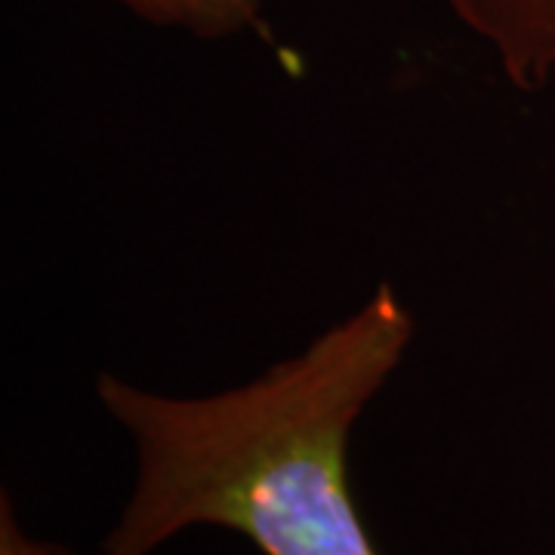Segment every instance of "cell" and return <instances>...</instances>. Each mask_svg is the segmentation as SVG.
<instances>
[{
    "label": "cell",
    "mask_w": 555,
    "mask_h": 555,
    "mask_svg": "<svg viewBox=\"0 0 555 555\" xmlns=\"http://www.w3.org/2000/svg\"><path fill=\"white\" fill-rule=\"evenodd\" d=\"M0 555H78L75 550L62 546L56 540L47 537H35L25 531L16 503L3 491L0 496Z\"/></svg>",
    "instance_id": "cell-4"
},
{
    "label": "cell",
    "mask_w": 555,
    "mask_h": 555,
    "mask_svg": "<svg viewBox=\"0 0 555 555\" xmlns=\"http://www.w3.org/2000/svg\"><path fill=\"white\" fill-rule=\"evenodd\" d=\"M411 339V309L377 284L302 352L222 392L167 396L100 374L102 411L133 444L102 555H155L198 528L259 555H383L352 494L349 444Z\"/></svg>",
    "instance_id": "cell-1"
},
{
    "label": "cell",
    "mask_w": 555,
    "mask_h": 555,
    "mask_svg": "<svg viewBox=\"0 0 555 555\" xmlns=\"http://www.w3.org/2000/svg\"><path fill=\"white\" fill-rule=\"evenodd\" d=\"M448 7L488 43L513 87L537 90L555 75V0H448Z\"/></svg>",
    "instance_id": "cell-2"
},
{
    "label": "cell",
    "mask_w": 555,
    "mask_h": 555,
    "mask_svg": "<svg viewBox=\"0 0 555 555\" xmlns=\"http://www.w3.org/2000/svg\"><path fill=\"white\" fill-rule=\"evenodd\" d=\"M139 20L179 28L195 38L222 40L238 35L269 38V25L259 0H118Z\"/></svg>",
    "instance_id": "cell-3"
}]
</instances>
